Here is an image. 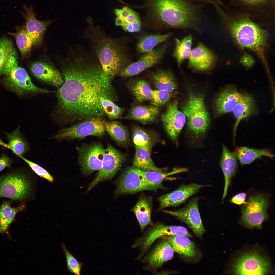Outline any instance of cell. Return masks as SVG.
<instances>
[{
	"instance_id": "cell-9",
	"label": "cell",
	"mask_w": 275,
	"mask_h": 275,
	"mask_svg": "<svg viewBox=\"0 0 275 275\" xmlns=\"http://www.w3.org/2000/svg\"><path fill=\"white\" fill-rule=\"evenodd\" d=\"M269 204V198L265 194H259L250 196L241 208L242 223L249 228L260 229L263 222L268 218Z\"/></svg>"
},
{
	"instance_id": "cell-14",
	"label": "cell",
	"mask_w": 275,
	"mask_h": 275,
	"mask_svg": "<svg viewBox=\"0 0 275 275\" xmlns=\"http://www.w3.org/2000/svg\"><path fill=\"white\" fill-rule=\"evenodd\" d=\"M126 158L125 155L108 143L103 157L102 166L86 192L90 190L101 181L111 179L120 169Z\"/></svg>"
},
{
	"instance_id": "cell-7",
	"label": "cell",
	"mask_w": 275,
	"mask_h": 275,
	"mask_svg": "<svg viewBox=\"0 0 275 275\" xmlns=\"http://www.w3.org/2000/svg\"><path fill=\"white\" fill-rule=\"evenodd\" d=\"M165 235H181L192 237V235L185 227L181 226L168 225L157 222L150 225L143 234L137 238L132 246L138 248L139 253L136 259H141L156 240Z\"/></svg>"
},
{
	"instance_id": "cell-35",
	"label": "cell",
	"mask_w": 275,
	"mask_h": 275,
	"mask_svg": "<svg viewBox=\"0 0 275 275\" xmlns=\"http://www.w3.org/2000/svg\"><path fill=\"white\" fill-rule=\"evenodd\" d=\"M8 144L3 143L2 145L10 149L16 155L22 156L29 149L28 143L21 133L19 128L16 129L11 133L4 132Z\"/></svg>"
},
{
	"instance_id": "cell-46",
	"label": "cell",
	"mask_w": 275,
	"mask_h": 275,
	"mask_svg": "<svg viewBox=\"0 0 275 275\" xmlns=\"http://www.w3.org/2000/svg\"><path fill=\"white\" fill-rule=\"evenodd\" d=\"M243 4L252 8H257L267 4L273 0H239Z\"/></svg>"
},
{
	"instance_id": "cell-49",
	"label": "cell",
	"mask_w": 275,
	"mask_h": 275,
	"mask_svg": "<svg viewBox=\"0 0 275 275\" xmlns=\"http://www.w3.org/2000/svg\"><path fill=\"white\" fill-rule=\"evenodd\" d=\"M134 11V10L127 7H124L121 9H116L115 12L117 16L123 20L126 18L128 16Z\"/></svg>"
},
{
	"instance_id": "cell-3",
	"label": "cell",
	"mask_w": 275,
	"mask_h": 275,
	"mask_svg": "<svg viewBox=\"0 0 275 275\" xmlns=\"http://www.w3.org/2000/svg\"><path fill=\"white\" fill-rule=\"evenodd\" d=\"M216 8L237 43L241 47L250 49L256 53L268 70L265 56L268 35L267 31L253 22L246 15L230 14L219 6Z\"/></svg>"
},
{
	"instance_id": "cell-42",
	"label": "cell",
	"mask_w": 275,
	"mask_h": 275,
	"mask_svg": "<svg viewBox=\"0 0 275 275\" xmlns=\"http://www.w3.org/2000/svg\"><path fill=\"white\" fill-rule=\"evenodd\" d=\"M101 102L104 111L109 120H113L121 118L124 111L123 108L107 97L102 98Z\"/></svg>"
},
{
	"instance_id": "cell-18",
	"label": "cell",
	"mask_w": 275,
	"mask_h": 275,
	"mask_svg": "<svg viewBox=\"0 0 275 275\" xmlns=\"http://www.w3.org/2000/svg\"><path fill=\"white\" fill-rule=\"evenodd\" d=\"M178 101L174 99L168 104L161 119L168 135L178 145L179 136L186 121V117L178 108Z\"/></svg>"
},
{
	"instance_id": "cell-45",
	"label": "cell",
	"mask_w": 275,
	"mask_h": 275,
	"mask_svg": "<svg viewBox=\"0 0 275 275\" xmlns=\"http://www.w3.org/2000/svg\"><path fill=\"white\" fill-rule=\"evenodd\" d=\"M19 157L25 161L37 175L50 182H53V177L45 169L39 165L27 159L23 156H20Z\"/></svg>"
},
{
	"instance_id": "cell-33",
	"label": "cell",
	"mask_w": 275,
	"mask_h": 275,
	"mask_svg": "<svg viewBox=\"0 0 275 275\" xmlns=\"http://www.w3.org/2000/svg\"><path fill=\"white\" fill-rule=\"evenodd\" d=\"M132 131L133 140L136 148L145 149L151 152L153 146L159 141V136L155 132L139 126L134 127Z\"/></svg>"
},
{
	"instance_id": "cell-41",
	"label": "cell",
	"mask_w": 275,
	"mask_h": 275,
	"mask_svg": "<svg viewBox=\"0 0 275 275\" xmlns=\"http://www.w3.org/2000/svg\"><path fill=\"white\" fill-rule=\"evenodd\" d=\"M139 170L140 173L147 181L155 185H162V182L163 180L169 176L188 171V169L185 168H180L166 173L144 171L139 169Z\"/></svg>"
},
{
	"instance_id": "cell-31",
	"label": "cell",
	"mask_w": 275,
	"mask_h": 275,
	"mask_svg": "<svg viewBox=\"0 0 275 275\" xmlns=\"http://www.w3.org/2000/svg\"><path fill=\"white\" fill-rule=\"evenodd\" d=\"M241 164H249L263 156L273 159L274 155L269 149H253L246 147H236L234 152Z\"/></svg>"
},
{
	"instance_id": "cell-30",
	"label": "cell",
	"mask_w": 275,
	"mask_h": 275,
	"mask_svg": "<svg viewBox=\"0 0 275 275\" xmlns=\"http://www.w3.org/2000/svg\"><path fill=\"white\" fill-rule=\"evenodd\" d=\"M149 78L157 89L173 92L177 89L173 74L169 70H158L151 73Z\"/></svg>"
},
{
	"instance_id": "cell-6",
	"label": "cell",
	"mask_w": 275,
	"mask_h": 275,
	"mask_svg": "<svg viewBox=\"0 0 275 275\" xmlns=\"http://www.w3.org/2000/svg\"><path fill=\"white\" fill-rule=\"evenodd\" d=\"M189 129L196 134H204L210 122L204 98L200 94L191 93L182 107Z\"/></svg>"
},
{
	"instance_id": "cell-34",
	"label": "cell",
	"mask_w": 275,
	"mask_h": 275,
	"mask_svg": "<svg viewBox=\"0 0 275 275\" xmlns=\"http://www.w3.org/2000/svg\"><path fill=\"white\" fill-rule=\"evenodd\" d=\"M25 203L22 202L17 207H13L11 206L10 201L6 200L2 202L0 206V233L6 232L16 215L24 210L26 206Z\"/></svg>"
},
{
	"instance_id": "cell-13",
	"label": "cell",
	"mask_w": 275,
	"mask_h": 275,
	"mask_svg": "<svg viewBox=\"0 0 275 275\" xmlns=\"http://www.w3.org/2000/svg\"><path fill=\"white\" fill-rule=\"evenodd\" d=\"M5 75L4 80L5 85L19 95L55 92L35 86L32 82L25 69L18 66L12 69Z\"/></svg>"
},
{
	"instance_id": "cell-15",
	"label": "cell",
	"mask_w": 275,
	"mask_h": 275,
	"mask_svg": "<svg viewBox=\"0 0 275 275\" xmlns=\"http://www.w3.org/2000/svg\"><path fill=\"white\" fill-rule=\"evenodd\" d=\"M159 239L141 260L143 268L153 273H156L174 255V251L170 243L164 239Z\"/></svg>"
},
{
	"instance_id": "cell-16",
	"label": "cell",
	"mask_w": 275,
	"mask_h": 275,
	"mask_svg": "<svg viewBox=\"0 0 275 275\" xmlns=\"http://www.w3.org/2000/svg\"><path fill=\"white\" fill-rule=\"evenodd\" d=\"M167 46L163 45L144 53L135 62L122 68L118 74L122 77L127 78L139 74L147 69L160 63L163 59Z\"/></svg>"
},
{
	"instance_id": "cell-39",
	"label": "cell",
	"mask_w": 275,
	"mask_h": 275,
	"mask_svg": "<svg viewBox=\"0 0 275 275\" xmlns=\"http://www.w3.org/2000/svg\"><path fill=\"white\" fill-rule=\"evenodd\" d=\"M172 33L170 32L164 34L148 35L141 37L136 45L137 52L142 53L152 51L157 45L167 40Z\"/></svg>"
},
{
	"instance_id": "cell-19",
	"label": "cell",
	"mask_w": 275,
	"mask_h": 275,
	"mask_svg": "<svg viewBox=\"0 0 275 275\" xmlns=\"http://www.w3.org/2000/svg\"><path fill=\"white\" fill-rule=\"evenodd\" d=\"M188 67L193 71L206 72L213 69L216 61V55L202 42L191 50L188 58Z\"/></svg>"
},
{
	"instance_id": "cell-4",
	"label": "cell",
	"mask_w": 275,
	"mask_h": 275,
	"mask_svg": "<svg viewBox=\"0 0 275 275\" xmlns=\"http://www.w3.org/2000/svg\"><path fill=\"white\" fill-rule=\"evenodd\" d=\"M97 36L92 40L95 52L103 70L111 80L126 66L127 57L117 42L105 36Z\"/></svg>"
},
{
	"instance_id": "cell-44",
	"label": "cell",
	"mask_w": 275,
	"mask_h": 275,
	"mask_svg": "<svg viewBox=\"0 0 275 275\" xmlns=\"http://www.w3.org/2000/svg\"><path fill=\"white\" fill-rule=\"evenodd\" d=\"M61 247L65 254L68 269L71 273L76 275H80L82 266V263L70 252L64 243H62Z\"/></svg>"
},
{
	"instance_id": "cell-25",
	"label": "cell",
	"mask_w": 275,
	"mask_h": 275,
	"mask_svg": "<svg viewBox=\"0 0 275 275\" xmlns=\"http://www.w3.org/2000/svg\"><path fill=\"white\" fill-rule=\"evenodd\" d=\"M232 111L236 120L234 128V140L237 128L241 121L256 114L257 110L252 97L246 92H242L240 93Z\"/></svg>"
},
{
	"instance_id": "cell-2",
	"label": "cell",
	"mask_w": 275,
	"mask_h": 275,
	"mask_svg": "<svg viewBox=\"0 0 275 275\" xmlns=\"http://www.w3.org/2000/svg\"><path fill=\"white\" fill-rule=\"evenodd\" d=\"M151 20L160 26L200 32L199 6L186 0H150Z\"/></svg>"
},
{
	"instance_id": "cell-28",
	"label": "cell",
	"mask_w": 275,
	"mask_h": 275,
	"mask_svg": "<svg viewBox=\"0 0 275 275\" xmlns=\"http://www.w3.org/2000/svg\"><path fill=\"white\" fill-rule=\"evenodd\" d=\"M159 112V107L153 105H136L131 108L125 118L145 124L154 121Z\"/></svg>"
},
{
	"instance_id": "cell-52",
	"label": "cell",
	"mask_w": 275,
	"mask_h": 275,
	"mask_svg": "<svg viewBox=\"0 0 275 275\" xmlns=\"http://www.w3.org/2000/svg\"><path fill=\"white\" fill-rule=\"evenodd\" d=\"M124 23L123 20L122 18L117 17L115 20V25L116 26H121Z\"/></svg>"
},
{
	"instance_id": "cell-50",
	"label": "cell",
	"mask_w": 275,
	"mask_h": 275,
	"mask_svg": "<svg viewBox=\"0 0 275 275\" xmlns=\"http://www.w3.org/2000/svg\"><path fill=\"white\" fill-rule=\"evenodd\" d=\"M123 20L124 23L121 27L124 25L131 24L136 22L141 21L139 14L134 11L129 15L126 18L123 19Z\"/></svg>"
},
{
	"instance_id": "cell-43",
	"label": "cell",
	"mask_w": 275,
	"mask_h": 275,
	"mask_svg": "<svg viewBox=\"0 0 275 275\" xmlns=\"http://www.w3.org/2000/svg\"><path fill=\"white\" fill-rule=\"evenodd\" d=\"M175 92L158 89L153 90L151 104L159 107L164 105L174 96Z\"/></svg>"
},
{
	"instance_id": "cell-36",
	"label": "cell",
	"mask_w": 275,
	"mask_h": 275,
	"mask_svg": "<svg viewBox=\"0 0 275 275\" xmlns=\"http://www.w3.org/2000/svg\"><path fill=\"white\" fill-rule=\"evenodd\" d=\"M126 85L139 102L152 100L153 90L147 81L142 79L132 80L127 82Z\"/></svg>"
},
{
	"instance_id": "cell-38",
	"label": "cell",
	"mask_w": 275,
	"mask_h": 275,
	"mask_svg": "<svg viewBox=\"0 0 275 275\" xmlns=\"http://www.w3.org/2000/svg\"><path fill=\"white\" fill-rule=\"evenodd\" d=\"M133 162L134 167L144 171L163 172L165 168H160L154 164L151 156L150 152L147 149L136 148Z\"/></svg>"
},
{
	"instance_id": "cell-51",
	"label": "cell",
	"mask_w": 275,
	"mask_h": 275,
	"mask_svg": "<svg viewBox=\"0 0 275 275\" xmlns=\"http://www.w3.org/2000/svg\"><path fill=\"white\" fill-rule=\"evenodd\" d=\"M241 61L242 64L247 68L252 67L254 64L255 60L250 55L245 54L242 58Z\"/></svg>"
},
{
	"instance_id": "cell-24",
	"label": "cell",
	"mask_w": 275,
	"mask_h": 275,
	"mask_svg": "<svg viewBox=\"0 0 275 275\" xmlns=\"http://www.w3.org/2000/svg\"><path fill=\"white\" fill-rule=\"evenodd\" d=\"M18 59L12 41L6 37L0 39V75H5L18 66Z\"/></svg>"
},
{
	"instance_id": "cell-1",
	"label": "cell",
	"mask_w": 275,
	"mask_h": 275,
	"mask_svg": "<svg viewBox=\"0 0 275 275\" xmlns=\"http://www.w3.org/2000/svg\"><path fill=\"white\" fill-rule=\"evenodd\" d=\"M86 53L75 57L63 66V84L58 89L55 116L64 123L80 121L106 114L101 99L114 102L116 95L111 80L97 61Z\"/></svg>"
},
{
	"instance_id": "cell-21",
	"label": "cell",
	"mask_w": 275,
	"mask_h": 275,
	"mask_svg": "<svg viewBox=\"0 0 275 275\" xmlns=\"http://www.w3.org/2000/svg\"><path fill=\"white\" fill-rule=\"evenodd\" d=\"M23 8L25 12H22V15L25 20V28L34 45H38L42 43L47 28L56 20L40 21L37 19L36 13L34 11L32 6L30 5L29 6L25 4Z\"/></svg>"
},
{
	"instance_id": "cell-47",
	"label": "cell",
	"mask_w": 275,
	"mask_h": 275,
	"mask_svg": "<svg viewBox=\"0 0 275 275\" xmlns=\"http://www.w3.org/2000/svg\"><path fill=\"white\" fill-rule=\"evenodd\" d=\"M13 163L12 158L5 154H2L0 157V172L6 167L10 168Z\"/></svg>"
},
{
	"instance_id": "cell-37",
	"label": "cell",
	"mask_w": 275,
	"mask_h": 275,
	"mask_svg": "<svg viewBox=\"0 0 275 275\" xmlns=\"http://www.w3.org/2000/svg\"><path fill=\"white\" fill-rule=\"evenodd\" d=\"M16 29L15 33H8L15 38L22 60L30 55L34 44L25 26H17Z\"/></svg>"
},
{
	"instance_id": "cell-48",
	"label": "cell",
	"mask_w": 275,
	"mask_h": 275,
	"mask_svg": "<svg viewBox=\"0 0 275 275\" xmlns=\"http://www.w3.org/2000/svg\"><path fill=\"white\" fill-rule=\"evenodd\" d=\"M246 195V194L244 192L238 193L232 198L230 202L238 205L245 204L247 203L245 201Z\"/></svg>"
},
{
	"instance_id": "cell-29",
	"label": "cell",
	"mask_w": 275,
	"mask_h": 275,
	"mask_svg": "<svg viewBox=\"0 0 275 275\" xmlns=\"http://www.w3.org/2000/svg\"><path fill=\"white\" fill-rule=\"evenodd\" d=\"M159 239H164L168 241L174 251L180 254L189 258L193 257L196 255L195 244L187 236L181 235H165Z\"/></svg>"
},
{
	"instance_id": "cell-23",
	"label": "cell",
	"mask_w": 275,
	"mask_h": 275,
	"mask_svg": "<svg viewBox=\"0 0 275 275\" xmlns=\"http://www.w3.org/2000/svg\"><path fill=\"white\" fill-rule=\"evenodd\" d=\"M240 93L232 84L226 86L218 94L214 103L216 116L218 117L232 111L238 101Z\"/></svg>"
},
{
	"instance_id": "cell-22",
	"label": "cell",
	"mask_w": 275,
	"mask_h": 275,
	"mask_svg": "<svg viewBox=\"0 0 275 275\" xmlns=\"http://www.w3.org/2000/svg\"><path fill=\"white\" fill-rule=\"evenodd\" d=\"M29 67L33 75L44 82L58 87L61 86L64 82L58 70L48 63L39 61L33 62Z\"/></svg>"
},
{
	"instance_id": "cell-8",
	"label": "cell",
	"mask_w": 275,
	"mask_h": 275,
	"mask_svg": "<svg viewBox=\"0 0 275 275\" xmlns=\"http://www.w3.org/2000/svg\"><path fill=\"white\" fill-rule=\"evenodd\" d=\"M106 121L104 117L86 119L59 131L53 138L58 140L82 139L89 136L99 138L104 135Z\"/></svg>"
},
{
	"instance_id": "cell-11",
	"label": "cell",
	"mask_w": 275,
	"mask_h": 275,
	"mask_svg": "<svg viewBox=\"0 0 275 275\" xmlns=\"http://www.w3.org/2000/svg\"><path fill=\"white\" fill-rule=\"evenodd\" d=\"M270 269V263L264 256L257 252L248 251L236 258L232 273L235 275H265Z\"/></svg>"
},
{
	"instance_id": "cell-5",
	"label": "cell",
	"mask_w": 275,
	"mask_h": 275,
	"mask_svg": "<svg viewBox=\"0 0 275 275\" xmlns=\"http://www.w3.org/2000/svg\"><path fill=\"white\" fill-rule=\"evenodd\" d=\"M31 184L23 169H12L0 176V198L24 202L30 194Z\"/></svg>"
},
{
	"instance_id": "cell-17",
	"label": "cell",
	"mask_w": 275,
	"mask_h": 275,
	"mask_svg": "<svg viewBox=\"0 0 275 275\" xmlns=\"http://www.w3.org/2000/svg\"><path fill=\"white\" fill-rule=\"evenodd\" d=\"M198 200V198H193L185 206L177 210L163 211L185 223L196 236L200 237L204 234L205 229L199 210Z\"/></svg>"
},
{
	"instance_id": "cell-20",
	"label": "cell",
	"mask_w": 275,
	"mask_h": 275,
	"mask_svg": "<svg viewBox=\"0 0 275 275\" xmlns=\"http://www.w3.org/2000/svg\"><path fill=\"white\" fill-rule=\"evenodd\" d=\"M210 186V185L195 183L181 185L175 190L158 198L160 206L158 210L168 207L178 206L185 203L189 198L198 193L202 188Z\"/></svg>"
},
{
	"instance_id": "cell-32",
	"label": "cell",
	"mask_w": 275,
	"mask_h": 275,
	"mask_svg": "<svg viewBox=\"0 0 275 275\" xmlns=\"http://www.w3.org/2000/svg\"><path fill=\"white\" fill-rule=\"evenodd\" d=\"M105 128L111 138L118 145L126 148L130 143L129 134L126 126L116 120L106 121Z\"/></svg>"
},
{
	"instance_id": "cell-12",
	"label": "cell",
	"mask_w": 275,
	"mask_h": 275,
	"mask_svg": "<svg viewBox=\"0 0 275 275\" xmlns=\"http://www.w3.org/2000/svg\"><path fill=\"white\" fill-rule=\"evenodd\" d=\"M76 149L78 163L84 175H89L101 169L105 150L101 143L85 144L77 147Z\"/></svg>"
},
{
	"instance_id": "cell-40",
	"label": "cell",
	"mask_w": 275,
	"mask_h": 275,
	"mask_svg": "<svg viewBox=\"0 0 275 275\" xmlns=\"http://www.w3.org/2000/svg\"><path fill=\"white\" fill-rule=\"evenodd\" d=\"M193 37L189 35L181 40L175 39L176 46L173 56L175 59L178 67L183 61L188 58L191 50Z\"/></svg>"
},
{
	"instance_id": "cell-10",
	"label": "cell",
	"mask_w": 275,
	"mask_h": 275,
	"mask_svg": "<svg viewBox=\"0 0 275 275\" xmlns=\"http://www.w3.org/2000/svg\"><path fill=\"white\" fill-rule=\"evenodd\" d=\"M116 196L136 193L144 190L156 191L159 189H165L162 185H155L147 181L138 169L128 168L122 173L116 182Z\"/></svg>"
},
{
	"instance_id": "cell-27",
	"label": "cell",
	"mask_w": 275,
	"mask_h": 275,
	"mask_svg": "<svg viewBox=\"0 0 275 275\" xmlns=\"http://www.w3.org/2000/svg\"><path fill=\"white\" fill-rule=\"evenodd\" d=\"M153 198L142 193L139 197L136 204L131 210L135 215L141 231L152 224L151 219Z\"/></svg>"
},
{
	"instance_id": "cell-26",
	"label": "cell",
	"mask_w": 275,
	"mask_h": 275,
	"mask_svg": "<svg viewBox=\"0 0 275 275\" xmlns=\"http://www.w3.org/2000/svg\"><path fill=\"white\" fill-rule=\"evenodd\" d=\"M222 147V154L220 164L224 176L225 182L222 200L227 196L228 188L231 185L232 179L236 174L238 168L237 158L234 152L230 151L223 144Z\"/></svg>"
}]
</instances>
